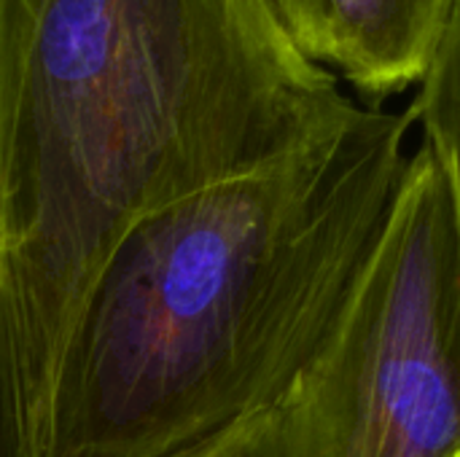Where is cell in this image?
<instances>
[{
    "label": "cell",
    "instance_id": "cell-4",
    "mask_svg": "<svg viewBox=\"0 0 460 457\" xmlns=\"http://www.w3.org/2000/svg\"><path fill=\"white\" fill-rule=\"evenodd\" d=\"M326 65L369 97L418 86L456 0H323Z\"/></svg>",
    "mask_w": 460,
    "mask_h": 457
},
{
    "label": "cell",
    "instance_id": "cell-5",
    "mask_svg": "<svg viewBox=\"0 0 460 457\" xmlns=\"http://www.w3.org/2000/svg\"><path fill=\"white\" fill-rule=\"evenodd\" d=\"M423 145L439 162L456 213L460 242V0H456L439 48L410 105Z\"/></svg>",
    "mask_w": 460,
    "mask_h": 457
},
{
    "label": "cell",
    "instance_id": "cell-1",
    "mask_svg": "<svg viewBox=\"0 0 460 457\" xmlns=\"http://www.w3.org/2000/svg\"><path fill=\"white\" fill-rule=\"evenodd\" d=\"M353 110L272 0H0V457L46 450L73 321L143 215Z\"/></svg>",
    "mask_w": 460,
    "mask_h": 457
},
{
    "label": "cell",
    "instance_id": "cell-2",
    "mask_svg": "<svg viewBox=\"0 0 460 457\" xmlns=\"http://www.w3.org/2000/svg\"><path fill=\"white\" fill-rule=\"evenodd\" d=\"M410 108L143 215L102 261L54 382L49 457H181L272 404L334 331L394 213Z\"/></svg>",
    "mask_w": 460,
    "mask_h": 457
},
{
    "label": "cell",
    "instance_id": "cell-6",
    "mask_svg": "<svg viewBox=\"0 0 460 457\" xmlns=\"http://www.w3.org/2000/svg\"><path fill=\"white\" fill-rule=\"evenodd\" d=\"M302 51L326 67V3L323 0H272Z\"/></svg>",
    "mask_w": 460,
    "mask_h": 457
},
{
    "label": "cell",
    "instance_id": "cell-3",
    "mask_svg": "<svg viewBox=\"0 0 460 457\" xmlns=\"http://www.w3.org/2000/svg\"><path fill=\"white\" fill-rule=\"evenodd\" d=\"M181 457H460V242L420 143L334 331L261 412Z\"/></svg>",
    "mask_w": 460,
    "mask_h": 457
}]
</instances>
